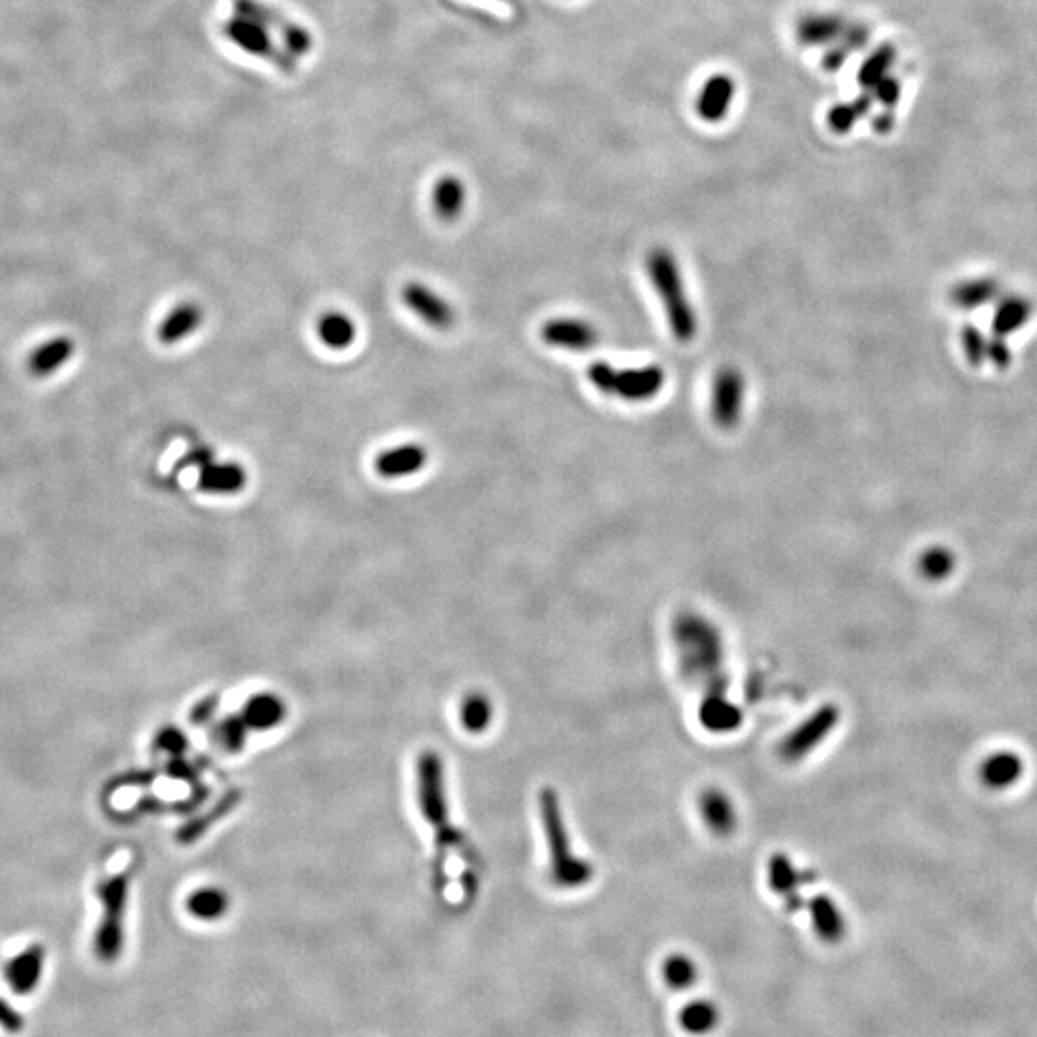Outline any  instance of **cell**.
I'll use <instances>...</instances> for the list:
<instances>
[{"mask_svg":"<svg viewBox=\"0 0 1037 1037\" xmlns=\"http://www.w3.org/2000/svg\"><path fill=\"white\" fill-rule=\"evenodd\" d=\"M646 269L655 294L663 302L671 335L680 344L692 342L698 335V314L688 298L682 271L673 252L661 246L652 248L646 258Z\"/></svg>","mask_w":1037,"mask_h":1037,"instance_id":"1","label":"cell"},{"mask_svg":"<svg viewBox=\"0 0 1037 1037\" xmlns=\"http://www.w3.org/2000/svg\"><path fill=\"white\" fill-rule=\"evenodd\" d=\"M588 381L605 396L628 404H646L663 390L667 375L659 365L615 367L607 362L590 363Z\"/></svg>","mask_w":1037,"mask_h":1037,"instance_id":"2","label":"cell"},{"mask_svg":"<svg viewBox=\"0 0 1037 1037\" xmlns=\"http://www.w3.org/2000/svg\"><path fill=\"white\" fill-rule=\"evenodd\" d=\"M102 905L93 949L102 963L118 961L125 947V913L129 901V874L120 872L104 878L97 888Z\"/></svg>","mask_w":1037,"mask_h":1037,"instance_id":"3","label":"cell"},{"mask_svg":"<svg viewBox=\"0 0 1037 1037\" xmlns=\"http://www.w3.org/2000/svg\"><path fill=\"white\" fill-rule=\"evenodd\" d=\"M542 799H544L542 801L544 803V809H542L544 822H546V832H548L552 859H554L552 874H554L555 882L565 888L582 886L590 880V867L579 861L577 857H573L571 847H567V834L563 830L561 813H559L554 794H546Z\"/></svg>","mask_w":1037,"mask_h":1037,"instance_id":"4","label":"cell"},{"mask_svg":"<svg viewBox=\"0 0 1037 1037\" xmlns=\"http://www.w3.org/2000/svg\"><path fill=\"white\" fill-rule=\"evenodd\" d=\"M746 379L736 367H723L713 379L711 388V417L724 431L734 429L744 413Z\"/></svg>","mask_w":1037,"mask_h":1037,"instance_id":"5","label":"cell"},{"mask_svg":"<svg viewBox=\"0 0 1037 1037\" xmlns=\"http://www.w3.org/2000/svg\"><path fill=\"white\" fill-rule=\"evenodd\" d=\"M402 300L413 314L419 315L433 329L446 331L452 329L456 323V312L452 304L423 283H408L402 290Z\"/></svg>","mask_w":1037,"mask_h":1037,"instance_id":"6","label":"cell"},{"mask_svg":"<svg viewBox=\"0 0 1037 1037\" xmlns=\"http://www.w3.org/2000/svg\"><path fill=\"white\" fill-rule=\"evenodd\" d=\"M540 335L548 346L569 352H584L598 344L596 327L579 317H554L544 323Z\"/></svg>","mask_w":1037,"mask_h":1037,"instance_id":"7","label":"cell"},{"mask_svg":"<svg viewBox=\"0 0 1037 1037\" xmlns=\"http://www.w3.org/2000/svg\"><path fill=\"white\" fill-rule=\"evenodd\" d=\"M736 98V81L728 73L709 75L696 98V114L705 123H721L730 114Z\"/></svg>","mask_w":1037,"mask_h":1037,"instance_id":"8","label":"cell"},{"mask_svg":"<svg viewBox=\"0 0 1037 1037\" xmlns=\"http://www.w3.org/2000/svg\"><path fill=\"white\" fill-rule=\"evenodd\" d=\"M47 959V951L43 945L33 943L27 945L16 957H12L4 966V978L10 989L18 995H27L39 986L43 976V966Z\"/></svg>","mask_w":1037,"mask_h":1037,"instance_id":"9","label":"cell"},{"mask_svg":"<svg viewBox=\"0 0 1037 1037\" xmlns=\"http://www.w3.org/2000/svg\"><path fill=\"white\" fill-rule=\"evenodd\" d=\"M427 458L429 452L421 444L406 442L381 452L375 458V471L383 479H404L408 475L419 473L427 465Z\"/></svg>","mask_w":1037,"mask_h":1037,"instance_id":"10","label":"cell"},{"mask_svg":"<svg viewBox=\"0 0 1037 1037\" xmlns=\"http://www.w3.org/2000/svg\"><path fill=\"white\" fill-rule=\"evenodd\" d=\"M248 475L244 467L235 461H214L210 459L200 467L198 486L208 494H237L246 486Z\"/></svg>","mask_w":1037,"mask_h":1037,"instance_id":"11","label":"cell"},{"mask_svg":"<svg viewBox=\"0 0 1037 1037\" xmlns=\"http://www.w3.org/2000/svg\"><path fill=\"white\" fill-rule=\"evenodd\" d=\"M1026 765L1016 751H995L980 767V778L989 790H1009L1024 776Z\"/></svg>","mask_w":1037,"mask_h":1037,"instance_id":"12","label":"cell"},{"mask_svg":"<svg viewBox=\"0 0 1037 1037\" xmlns=\"http://www.w3.org/2000/svg\"><path fill=\"white\" fill-rule=\"evenodd\" d=\"M75 344L70 337H54L37 346L29 358H27V371L37 377L45 379L60 371L66 363L72 360Z\"/></svg>","mask_w":1037,"mask_h":1037,"instance_id":"13","label":"cell"},{"mask_svg":"<svg viewBox=\"0 0 1037 1037\" xmlns=\"http://www.w3.org/2000/svg\"><path fill=\"white\" fill-rule=\"evenodd\" d=\"M204 312L194 302H181L169 312L160 327H158V338L162 344H177L187 337H191L194 331L202 325Z\"/></svg>","mask_w":1037,"mask_h":1037,"instance_id":"14","label":"cell"},{"mask_svg":"<svg viewBox=\"0 0 1037 1037\" xmlns=\"http://www.w3.org/2000/svg\"><path fill=\"white\" fill-rule=\"evenodd\" d=\"M421 797H423L425 817L436 826L444 828L446 815H444V801H442V788H440V763L436 761L435 755L425 757V761L421 763Z\"/></svg>","mask_w":1037,"mask_h":1037,"instance_id":"15","label":"cell"},{"mask_svg":"<svg viewBox=\"0 0 1037 1037\" xmlns=\"http://www.w3.org/2000/svg\"><path fill=\"white\" fill-rule=\"evenodd\" d=\"M467 200L463 181L456 175H444L436 181L433 191V208L438 219L456 221L461 216Z\"/></svg>","mask_w":1037,"mask_h":1037,"instance_id":"16","label":"cell"},{"mask_svg":"<svg viewBox=\"0 0 1037 1037\" xmlns=\"http://www.w3.org/2000/svg\"><path fill=\"white\" fill-rule=\"evenodd\" d=\"M845 22L838 16L815 14L797 24V39L803 45H832L844 33Z\"/></svg>","mask_w":1037,"mask_h":1037,"instance_id":"17","label":"cell"},{"mask_svg":"<svg viewBox=\"0 0 1037 1037\" xmlns=\"http://www.w3.org/2000/svg\"><path fill=\"white\" fill-rule=\"evenodd\" d=\"M319 340L331 350H344L356 340V323L342 312H327L315 323Z\"/></svg>","mask_w":1037,"mask_h":1037,"instance_id":"18","label":"cell"},{"mask_svg":"<svg viewBox=\"0 0 1037 1037\" xmlns=\"http://www.w3.org/2000/svg\"><path fill=\"white\" fill-rule=\"evenodd\" d=\"M1032 317V304L1022 296H1009L999 302L993 314V335L1007 338L1022 329Z\"/></svg>","mask_w":1037,"mask_h":1037,"instance_id":"19","label":"cell"},{"mask_svg":"<svg viewBox=\"0 0 1037 1037\" xmlns=\"http://www.w3.org/2000/svg\"><path fill=\"white\" fill-rule=\"evenodd\" d=\"M189 915L204 922H212L229 911V895L218 886H204L187 897Z\"/></svg>","mask_w":1037,"mask_h":1037,"instance_id":"20","label":"cell"},{"mask_svg":"<svg viewBox=\"0 0 1037 1037\" xmlns=\"http://www.w3.org/2000/svg\"><path fill=\"white\" fill-rule=\"evenodd\" d=\"M872 95L869 91L867 93H861L859 97L851 102H840V104H834L826 116V123L828 127L836 133V135H845L849 133L855 123L865 118L870 112V106H872Z\"/></svg>","mask_w":1037,"mask_h":1037,"instance_id":"21","label":"cell"},{"mask_svg":"<svg viewBox=\"0 0 1037 1037\" xmlns=\"http://www.w3.org/2000/svg\"><path fill=\"white\" fill-rule=\"evenodd\" d=\"M997 290H999V285L993 279L965 281L951 290V302L959 310H978L997 296Z\"/></svg>","mask_w":1037,"mask_h":1037,"instance_id":"22","label":"cell"},{"mask_svg":"<svg viewBox=\"0 0 1037 1037\" xmlns=\"http://www.w3.org/2000/svg\"><path fill=\"white\" fill-rule=\"evenodd\" d=\"M244 707L246 709H244V719L242 721H244L246 726L258 728V730L273 728V726L281 723L283 717H285V705L277 700L275 696H269V694L254 698Z\"/></svg>","mask_w":1037,"mask_h":1037,"instance_id":"23","label":"cell"},{"mask_svg":"<svg viewBox=\"0 0 1037 1037\" xmlns=\"http://www.w3.org/2000/svg\"><path fill=\"white\" fill-rule=\"evenodd\" d=\"M701 813H703V819L707 820L709 828L717 834L730 832L736 824V815H734L730 799L717 790H711L701 797Z\"/></svg>","mask_w":1037,"mask_h":1037,"instance_id":"24","label":"cell"},{"mask_svg":"<svg viewBox=\"0 0 1037 1037\" xmlns=\"http://www.w3.org/2000/svg\"><path fill=\"white\" fill-rule=\"evenodd\" d=\"M895 58H897V52L893 45H880L878 49L874 50L870 54L869 58L861 64L859 72H857V83L865 89L870 91L880 79H884L886 75L892 73L893 64H895Z\"/></svg>","mask_w":1037,"mask_h":1037,"instance_id":"25","label":"cell"},{"mask_svg":"<svg viewBox=\"0 0 1037 1037\" xmlns=\"http://www.w3.org/2000/svg\"><path fill=\"white\" fill-rule=\"evenodd\" d=\"M834 724H836V713H834V709H824V711L820 713L819 717H815L813 721H809V723L805 724V726L799 730V732H805L807 738H803V740H799V742H794V744H788V746L782 749V751H786V755H788V757H794V759L803 757V751H805V749L819 746L820 742H822V736H824L828 730H832Z\"/></svg>","mask_w":1037,"mask_h":1037,"instance_id":"26","label":"cell"},{"mask_svg":"<svg viewBox=\"0 0 1037 1037\" xmlns=\"http://www.w3.org/2000/svg\"><path fill=\"white\" fill-rule=\"evenodd\" d=\"M955 563V554L949 548L932 546L920 554L917 567L924 579L943 580L955 571Z\"/></svg>","mask_w":1037,"mask_h":1037,"instance_id":"27","label":"cell"},{"mask_svg":"<svg viewBox=\"0 0 1037 1037\" xmlns=\"http://www.w3.org/2000/svg\"><path fill=\"white\" fill-rule=\"evenodd\" d=\"M459 721L469 732H483L492 721V707L484 696H471L463 701Z\"/></svg>","mask_w":1037,"mask_h":1037,"instance_id":"28","label":"cell"},{"mask_svg":"<svg viewBox=\"0 0 1037 1037\" xmlns=\"http://www.w3.org/2000/svg\"><path fill=\"white\" fill-rule=\"evenodd\" d=\"M961 342H963V350H965L968 363L978 367V365L988 362V338L984 337V333L978 327L965 325V329L961 333Z\"/></svg>","mask_w":1037,"mask_h":1037,"instance_id":"29","label":"cell"},{"mask_svg":"<svg viewBox=\"0 0 1037 1037\" xmlns=\"http://www.w3.org/2000/svg\"><path fill=\"white\" fill-rule=\"evenodd\" d=\"M682 1020L690 1032H707L715 1024L717 1013L709 1003H696L684 1011Z\"/></svg>","mask_w":1037,"mask_h":1037,"instance_id":"30","label":"cell"},{"mask_svg":"<svg viewBox=\"0 0 1037 1037\" xmlns=\"http://www.w3.org/2000/svg\"><path fill=\"white\" fill-rule=\"evenodd\" d=\"M870 95L874 100H878L880 104L888 106V108H895V104L899 102L901 98V83L899 79L890 73L886 75L884 79H880L872 89L869 91Z\"/></svg>","mask_w":1037,"mask_h":1037,"instance_id":"31","label":"cell"},{"mask_svg":"<svg viewBox=\"0 0 1037 1037\" xmlns=\"http://www.w3.org/2000/svg\"><path fill=\"white\" fill-rule=\"evenodd\" d=\"M988 362L993 363L997 369H1007L1011 365L1013 356L1005 338L997 335L988 338Z\"/></svg>","mask_w":1037,"mask_h":1037,"instance_id":"32","label":"cell"},{"mask_svg":"<svg viewBox=\"0 0 1037 1037\" xmlns=\"http://www.w3.org/2000/svg\"><path fill=\"white\" fill-rule=\"evenodd\" d=\"M869 29L865 25H845L844 33L840 37V47H844L849 54L853 50L863 49L869 43Z\"/></svg>","mask_w":1037,"mask_h":1037,"instance_id":"33","label":"cell"},{"mask_svg":"<svg viewBox=\"0 0 1037 1037\" xmlns=\"http://www.w3.org/2000/svg\"><path fill=\"white\" fill-rule=\"evenodd\" d=\"M667 978H669L671 986L684 988V986H688L690 980H694V966L690 965L686 959L676 957L671 961V965H667Z\"/></svg>","mask_w":1037,"mask_h":1037,"instance_id":"34","label":"cell"},{"mask_svg":"<svg viewBox=\"0 0 1037 1037\" xmlns=\"http://www.w3.org/2000/svg\"><path fill=\"white\" fill-rule=\"evenodd\" d=\"M156 746L164 751H169L171 755H181V751L187 748V740L177 728H164L156 736Z\"/></svg>","mask_w":1037,"mask_h":1037,"instance_id":"35","label":"cell"},{"mask_svg":"<svg viewBox=\"0 0 1037 1037\" xmlns=\"http://www.w3.org/2000/svg\"><path fill=\"white\" fill-rule=\"evenodd\" d=\"M0 1026L8 1032V1034H18L22 1032L24 1028V1018L22 1014L18 1013L8 1001H4L0 997Z\"/></svg>","mask_w":1037,"mask_h":1037,"instance_id":"36","label":"cell"},{"mask_svg":"<svg viewBox=\"0 0 1037 1037\" xmlns=\"http://www.w3.org/2000/svg\"><path fill=\"white\" fill-rule=\"evenodd\" d=\"M847 56H849V52H847V50H845L844 47H840V45H834L832 49L826 52V56H824L822 64H824V68H826V70H830V72H836V70H840V68H842V64H844L845 58H847Z\"/></svg>","mask_w":1037,"mask_h":1037,"instance_id":"37","label":"cell"},{"mask_svg":"<svg viewBox=\"0 0 1037 1037\" xmlns=\"http://www.w3.org/2000/svg\"><path fill=\"white\" fill-rule=\"evenodd\" d=\"M892 127V120L886 118V116H884V118H878L876 123H874V129H876L878 133H888V131H892Z\"/></svg>","mask_w":1037,"mask_h":1037,"instance_id":"38","label":"cell"}]
</instances>
